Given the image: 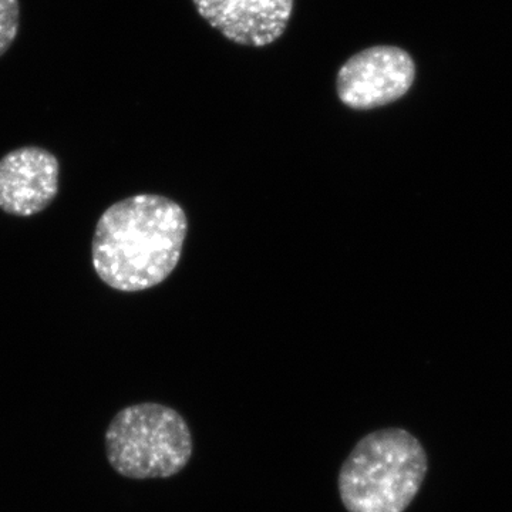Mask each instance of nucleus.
Here are the masks:
<instances>
[{
    "label": "nucleus",
    "instance_id": "obj_3",
    "mask_svg": "<svg viewBox=\"0 0 512 512\" xmlns=\"http://www.w3.org/2000/svg\"><path fill=\"white\" fill-rule=\"evenodd\" d=\"M109 464L121 477L154 480L177 476L194 454V439L177 410L140 403L120 410L104 434Z\"/></svg>",
    "mask_w": 512,
    "mask_h": 512
},
{
    "label": "nucleus",
    "instance_id": "obj_7",
    "mask_svg": "<svg viewBox=\"0 0 512 512\" xmlns=\"http://www.w3.org/2000/svg\"><path fill=\"white\" fill-rule=\"evenodd\" d=\"M19 26V0H0V57L5 56L15 43Z\"/></svg>",
    "mask_w": 512,
    "mask_h": 512
},
{
    "label": "nucleus",
    "instance_id": "obj_4",
    "mask_svg": "<svg viewBox=\"0 0 512 512\" xmlns=\"http://www.w3.org/2000/svg\"><path fill=\"white\" fill-rule=\"evenodd\" d=\"M416 77V64L406 50L375 46L350 57L339 70L338 96L350 109L372 110L402 99Z\"/></svg>",
    "mask_w": 512,
    "mask_h": 512
},
{
    "label": "nucleus",
    "instance_id": "obj_6",
    "mask_svg": "<svg viewBox=\"0 0 512 512\" xmlns=\"http://www.w3.org/2000/svg\"><path fill=\"white\" fill-rule=\"evenodd\" d=\"M211 28L238 45L262 47L284 35L293 0H192Z\"/></svg>",
    "mask_w": 512,
    "mask_h": 512
},
{
    "label": "nucleus",
    "instance_id": "obj_1",
    "mask_svg": "<svg viewBox=\"0 0 512 512\" xmlns=\"http://www.w3.org/2000/svg\"><path fill=\"white\" fill-rule=\"evenodd\" d=\"M187 231V215L170 198L138 194L116 202L94 231V269L116 291H146L174 271Z\"/></svg>",
    "mask_w": 512,
    "mask_h": 512
},
{
    "label": "nucleus",
    "instance_id": "obj_5",
    "mask_svg": "<svg viewBox=\"0 0 512 512\" xmlns=\"http://www.w3.org/2000/svg\"><path fill=\"white\" fill-rule=\"evenodd\" d=\"M59 192V161L40 147H22L0 160V210L32 217Z\"/></svg>",
    "mask_w": 512,
    "mask_h": 512
},
{
    "label": "nucleus",
    "instance_id": "obj_2",
    "mask_svg": "<svg viewBox=\"0 0 512 512\" xmlns=\"http://www.w3.org/2000/svg\"><path fill=\"white\" fill-rule=\"evenodd\" d=\"M429 471L416 436L399 427L372 431L357 441L339 470L340 501L348 512H404Z\"/></svg>",
    "mask_w": 512,
    "mask_h": 512
}]
</instances>
